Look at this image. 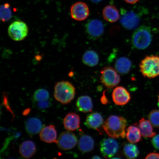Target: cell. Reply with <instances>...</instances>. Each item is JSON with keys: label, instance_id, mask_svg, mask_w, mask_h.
<instances>
[{"label": "cell", "instance_id": "ba28073f", "mask_svg": "<svg viewBox=\"0 0 159 159\" xmlns=\"http://www.w3.org/2000/svg\"><path fill=\"white\" fill-rule=\"evenodd\" d=\"M77 139L73 133L64 132L61 133L57 140V146L63 150H68L74 148L77 143Z\"/></svg>", "mask_w": 159, "mask_h": 159}, {"label": "cell", "instance_id": "484cf974", "mask_svg": "<svg viewBox=\"0 0 159 159\" xmlns=\"http://www.w3.org/2000/svg\"><path fill=\"white\" fill-rule=\"evenodd\" d=\"M0 10V17L2 21L5 22L11 19L12 13L9 3H6L2 5Z\"/></svg>", "mask_w": 159, "mask_h": 159}, {"label": "cell", "instance_id": "d4e9b609", "mask_svg": "<svg viewBox=\"0 0 159 159\" xmlns=\"http://www.w3.org/2000/svg\"><path fill=\"white\" fill-rule=\"evenodd\" d=\"M123 151L125 156L128 159H136L139 154L138 147L133 143L125 145Z\"/></svg>", "mask_w": 159, "mask_h": 159}, {"label": "cell", "instance_id": "f1b7e54d", "mask_svg": "<svg viewBox=\"0 0 159 159\" xmlns=\"http://www.w3.org/2000/svg\"><path fill=\"white\" fill-rule=\"evenodd\" d=\"M51 103L48 100L37 102V106L39 109H45L49 108Z\"/></svg>", "mask_w": 159, "mask_h": 159}, {"label": "cell", "instance_id": "d590c367", "mask_svg": "<svg viewBox=\"0 0 159 159\" xmlns=\"http://www.w3.org/2000/svg\"><path fill=\"white\" fill-rule=\"evenodd\" d=\"M158 107H159V97H158Z\"/></svg>", "mask_w": 159, "mask_h": 159}, {"label": "cell", "instance_id": "52a82bcc", "mask_svg": "<svg viewBox=\"0 0 159 159\" xmlns=\"http://www.w3.org/2000/svg\"><path fill=\"white\" fill-rule=\"evenodd\" d=\"M120 23L123 26L128 30L136 29L140 21V17L139 14L134 11L121 9Z\"/></svg>", "mask_w": 159, "mask_h": 159}, {"label": "cell", "instance_id": "4316f807", "mask_svg": "<svg viewBox=\"0 0 159 159\" xmlns=\"http://www.w3.org/2000/svg\"><path fill=\"white\" fill-rule=\"evenodd\" d=\"M33 99L36 102H41L48 100L49 93L46 89H39L36 91L33 95Z\"/></svg>", "mask_w": 159, "mask_h": 159}, {"label": "cell", "instance_id": "9c48e42d", "mask_svg": "<svg viewBox=\"0 0 159 159\" xmlns=\"http://www.w3.org/2000/svg\"><path fill=\"white\" fill-rule=\"evenodd\" d=\"M119 150V144L112 138H105L101 141L100 151L105 158L112 157L116 154Z\"/></svg>", "mask_w": 159, "mask_h": 159}, {"label": "cell", "instance_id": "7a4b0ae2", "mask_svg": "<svg viewBox=\"0 0 159 159\" xmlns=\"http://www.w3.org/2000/svg\"><path fill=\"white\" fill-rule=\"evenodd\" d=\"M54 89L55 98L61 104H68L74 99L75 89L69 81H59L56 84Z\"/></svg>", "mask_w": 159, "mask_h": 159}, {"label": "cell", "instance_id": "4fadbf2b", "mask_svg": "<svg viewBox=\"0 0 159 159\" xmlns=\"http://www.w3.org/2000/svg\"><path fill=\"white\" fill-rule=\"evenodd\" d=\"M104 122L102 115L98 112H94L87 116L85 125L89 128L98 130Z\"/></svg>", "mask_w": 159, "mask_h": 159}, {"label": "cell", "instance_id": "5bb4252c", "mask_svg": "<svg viewBox=\"0 0 159 159\" xmlns=\"http://www.w3.org/2000/svg\"><path fill=\"white\" fill-rule=\"evenodd\" d=\"M57 132L54 125H51L43 128L39 134L41 140L47 143H57Z\"/></svg>", "mask_w": 159, "mask_h": 159}, {"label": "cell", "instance_id": "cb8c5ba5", "mask_svg": "<svg viewBox=\"0 0 159 159\" xmlns=\"http://www.w3.org/2000/svg\"><path fill=\"white\" fill-rule=\"evenodd\" d=\"M82 61L85 65L89 67L96 66L99 61L98 55L96 52L89 50L85 52L83 54Z\"/></svg>", "mask_w": 159, "mask_h": 159}, {"label": "cell", "instance_id": "1f68e13d", "mask_svg": "<svg viewBox=\"0 0 159 159\" xmlns=\"http://www.w3.org/2000/svg\"><path fill=\"white\" fill-rule=\"evenodd\" d=\"M124 1L127 3L133 5L138 2L140 0H124Z\"/></svg>", "mask_w": 159, "mask_h": 159}, {"label": "cell", "instance_id": "8d00e7d4", "mask_svg": "<svg viewBox=\"0 0 159 159\" xmlns=\"http://www.w3.org/2000/svg\"></svg>", "mask_w": 159, "mask_h": 159}, {"label": "cell", "instance_id": "3957f363", "mask_svg": "<svg viewBox=\"0 0 159 159\" xmlns=\"http://www.w3.org/2000/svg\"><path fill=\"white\" fill-rule=\"evenodd\" d=\"M139 67L141 73L145 77L152 79L159 76V57L148 56L141 61Z\"/></svg>", "mask_w": 159, "mask_h": 159}, {"label": "cell", "instance_id": "6da1fadb", "mask_svg": "<svg viewBox=\"0 0 159 159\" xmlns=\"http://www.w3.org/2000/svg\"><path fill=\"white\" fill-rule=\"evenodd\" d=\"M127 125V121L125 118L111 115L105 121L103 128L107 134L111 138H124L126 136L125 129Z\"/></svg>", "mask_w": 159, "mask_h": 159}, {"label": "cell", "instance_id": "d6a6232c", "mask_svg": "<svg viewBox=\"0 0 159 159\" xmlns=\"http://www.w3.org/2000/svg\"><path fill=\"white\" fill-rule=\"evenodd\" d=\"M90 1L93 3H98L102 1V0H90Z\"/></svg>", "mask_w": 159, "mask_h": 159}, {"label": "cell", "instance_id": "4dcf8cb0", "mask_svg": "<svg viewBox=\"0 0 159 159\" xmlns=\"http://www.w3.org/2000/svg\"><path fill=\"white\" fill-rule=\"evenodd\" d=\"M145 159H159V154L157 153H151L147 155Z\"/></svg>", "mask_w": 159, "mask_h": 159}, {"label": "cell", "instance_id": "d6986e66", "mask_svg": "<svg viewBox=\"0 0 159 159\" xmlns=\"http://www.w3.org/2000/svg\"><path fill=\"white\" fill-rule=\"evenodd\" d=\"M76 107L79 111L83 113H88L92 111L93 102L92 99L87 95L80 96L77 99Z\"/></svg>", "mask_w": 159, "mask_h": 159}, {"label": "cell", "instance_id": "e0dca14e", "mask_svg": "<svg viewBox=\"0 0 159 159\" xmlns=\"http://www.w3.org/2000/svg\"><path fill=\"white\" fill-rule=\"evenodd\" d=\"M36 148L35 144L31 140L23 142L19 148V152L22 157L26 159L31 158L35 154Z\"/></svg>", "mask_w": 159, "mask_h": 159}, {"label": "cell", "instance_id": "603a6c76", "mask_svg": "<svg viewBox=\"0 0 159 159\" xmlns=\"http://www.w3.org/2000/svg\"><path fill=\"white\" fill-rule=\"evenodd\" d=\"M141 134L137 124L129 126L127 129L126 136L131 143H136L141 140Z\"/></svg>", "mask_w": 159, "mask_h": 159}, {"label": "cell", "instance_id": "5b68a950", "mask_svg": "<svg viewBox=\"0 0 159 159\" xmlns=\"http://www.w3.org/2000/svg\"><path fill=\"white\" fill-rule=\"evenodd\" d=\"M100 80L107 88L111 89L119 84L120 78L115 69L110 66H106L101 71Z\"/></svg>", "mask_w": 159, "mask_h": 159}, {"label": "cell", "instance_id": "8fae6325", "mask_svg": "<svg viewBox=\"0 0 159 159\" xmlns=\"http://www.w3.org/2000/svg\"><path fill=\"white\" fill-rule=\"evenodd\" d=\"M85 30L91 39H97L102 36L104 31L102 22L98 19L89 20L85 25Z\"/></svg>", "mask_w": 159, "mask_h": 159}, {"label": "cell", "instance_id": "2e32d148", "mask_svg": "<svg viewBox=\"0 0 159 159\" xmlns=\"http://www.w3.org/2000/svg\"><path fill=\"white\" fill-rule=\"evenodd\" d=\"M42 122L39 118H31L28 119L25 123V128L27 133L31 136L36 134L43 129Z\"/></svg>", "mask_w": 159, "mask_h": 159}, {"label": "cell", "instance_id": "f546056e", "mask_svg": "<svg viewBox=\"0 0 159 159\" xmlns=\"http://www.w3.org/2000/svg\"><path fill=\"white\" fill-rule=\"evenodd\" d=\"M152 143L155 148L159 150V134L154 136L152 139Z\"/></svg>", "mask_w": 159, "mask_h": 159}, {"label": "cell", "instance_id": "8992f818", "mask_svg": "<svg viewBox=\"0 0 159 159\" xmlns=\"http://www.w3.org/2000/svg\"><path fill=\"white\" fill-rule=\"evenodd\" d=\"M29 29L26 24L21 21H14L8 29L9 36L13 40L19 41L25 39L28 34Z\"/></svg>", "mask_w": 159, "mask_h": 159}, {"label": "cell", "instance_id": "30bf717a", "mask_svg": "<svg viewBox=\"0 0 159 159\" xmlns=\"http://www.w3.org/2000/svg\"><path fill=\"white\" fill-rule=\"evenodd\" d=\"M89 13V10L88 5L83 2H77L71 7V17L75 20H84L88 17Z\"/></svg>", "mask_w": 159, "mask_h": 159}, {"label": "cell", "instance_id": "ffe728a7", "mask_svg": "<svg viewBox=\"0 0 159 159\" xmlns=\"http://www.w3.org/2000/svg\"><path fill=\"white\" fill-rule=\"evenodd\" d=\"M138 126L141 135L145 138H152L156 135L150 121L144 118H141L139 121Z\"/></svg>", "mask_w": 159, "mask_h": 159}, {"label": "cell", "instance_id": "9a60e30c", "mask_svg": "<svg viewBox=\"0 0 159 159\" xmlns=\"http://www.w3.org/2000/svg\"><path fill=\"white\" fill-rule=\"evenodd\" d=\"M80 119L78 114L75 113H69L63 120L65 128L69 131H75L80 126Z\"/></svg>", "mask_w": 159, "mask_h": 159}, {"label": "cell", "instance_id": "7402d4cb", "mask_svg": "<svg viewBox=\"0 0 159 159\" xmlns=\"http://www.w3.org/2000/svg\"><path fill=\"white\" fill-rule=\"evenodd\" d=\"M132 63L130 60L126 57H120L117 60L115 63V68L119 73L125 74L128 73L132 67Z\"/></svg>", "mask_w": 159, "mask_h": 159}, {"label": "cell", "instance_id": "277c9868", "mask_svg": "<svg viewBox=\"0 0 159 159\" xmlns=\"http://www.w3.org/2000/svg\"><path fill=\"white\" fill-rule=\"evenodd\" d=\"M152 35L149 27L143 26L136 30L132 35V43L139 49H144L150 45Z\"/></svg>", "mask_w": 159, "mask_h": 159}, {"label": "cell", "instance_id": "836d02e7", "mask_svg": "<svg viewBox=\"0 0 159 159\" xmlns=\"http://www.w3.org/2000/svg\"><path fill=\"white\" fill-rule=\"evenodd\" d=\"M91 159H102L98 156H94Z\"/></svg>", "mask_w": 159, "mask_h": 159}, {"label": "cell", "instance_id": "83f0119b", "mask_svg": "<svg viewBox=\"0 0 159 159\" xmlns=\"http://www.w3.org/2000/svg\"><path fill=\"white\" fill-rule=\"evenodd\" d=\"M148 119L152 126L159 128V110H153L148 115Z\"/></svg>", "mask_w": 159, "mask_h": 159}, {"label": "cell", "instance_id": "44dd1931", "mask_svg": "<svg viewBox=\"0 0 159 159\" xmlns=\"http://www.w3.org/2000/svg\"><path fill=\"white\" fill-rule=\"evenodd\" d=\"M78 147L80 150L83 152H90L94 148V139L89 135H82L79 139Z\"/></svg>", "mask_w": 159, "mask_h": 159}, {"label": "cell", "instance_id": "7c38bea8", "mask_svg": "<svg viewBox=\"0 0 159 159\" xmlns=\"http://www.w3.org/2000/svg\"><path fill=\"white\" fill-rule=\"evenodd\" d=\"M112 98L115 104L123 106L128 104L130 100V93L124 87L118 86L113 90Z\"/></svg>", "mask_w": 159, "mask_h": 159}, {"label": "cell", "instance_id": "e575fe53", "mask_svg": "<svg viewBox=\"0 0 159 159\" xmlns=\"http://www.w3.org/2000/svg\"><path fill=\"white\" fill-rule=\"evenodd\" d=\"M111 159H122L119 158L118 157H114L112 158H111Z\"/></svg>", "mask_w": 159, "mask_h": 159}, {"label": "cell", "instance_id": "ac0fdd59", "mask_svg": "<svg viewBox=\"0 0 159 159\" xmlns=\"http://www.w3.org/2000/svg\"><path fill=\"white\" fill-rule=\"evenodd\" d=\"M102 16L105 20L110 23L117 21L120 18V15L117 8L114 6L109 5L103 10Z\"/></svg>", "mask_w": 159, "mask_h": 159}]
</instances>
